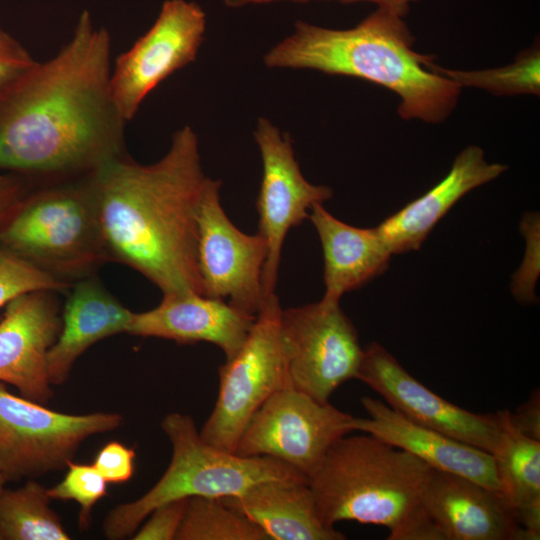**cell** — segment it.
Returning a JSON list of instances; mask_svg holds the SVG:
<instances>
[{"instance_id":"d6a6232c","label":"cell","mask_w":540,"mask_h":540,"mask_svg":"<svg viewBox=\"0 0 540 540\" xmlns=\"http://www.w3.org/2000/svg\"><path fill=\"white\" fill-rule=\"evenodd\" d=\"M35 178L18 173H0V227Z\"/></svg>"},{"instance_id":"484cf974","label":"cell","mask_w":540,"mask_h":540,"mask_svg":"<svg viewBox=\"0 0 540 540\" xmlns=\"http://www.w3.org/2000/svg\"><path fill=\"white\" fill-rule=\"evenodd\" d=\"M175 540H268L249 519L220 498H187L184 517Z\"/></svg>"},{"instance_id":"52a82bcc","label":"cell","mask_w":540,"mask_h":540,"mask_svg":"<svg viewBox=\"0 0 540 540\" xmlns=\"http://www.w3.org/2000/svg\"><path fill=\"white\" fill-rule=\"evenodd\" d=\"M123 420L114 412L51 410L0 382V473L16 482L63 470L86 439L118 429Z\"/></svg>"},{"instance_id":"9c48e42d","label":"cell","mask_w":540,"mask_h":540,"mask_svg":"<svg viewBox=\"0 0 540 540\" xmlns=\"http://www.w3.org/2000/svg\"><path fill=\"white\" fill-rule=\"evenodd\" d=\"M353 417L295 389L289 380L252 415L235 453L278 459L309 480L330 447L352 432Z\"/></svg>"},{"instance_id":"836d02e7","label":"cell","mask_w":540,"mask_h":540,"mask_svg":"<svg viewBox=\"0 0 540 540\" xmlns=\"http://www.w3.org/2000/svg\"><path fill=\"white\" fill-rule=\"evenodd\" d=\"M539 391L521 405L515 413L509 411V423L518 432L540 441Z\"/></svg>"},{"instance_id":"83f0119b","label":"cell","mask_w":540,"mask_h":540,"mask_svg":"<svg viewBox=\"0 0 540 540\" xmlns=\"http://www.w3.org/2000/svg\"><path fill=\"white\" fill-rule=\"evenodd\" d=\"M70 287L0 247V308L28 292L39 290L63 292Z\"/></svg>"},{"instance_id":"f546056e","label":"cell","mask_w":540,"mask_h":540,"mask_svg":"<svg viewBox=\"0 0 540 540\" xmlns=\"http://www.w3.org/2000/svg\"><path fill=\"white\" fill-rule=\"evenodd\" d=\"M187 498L156 507L132 535L134 540H175L182 523Z\"/></svg>"},{"instance_id":"ffe728a7","label":"cell","mask_w":540,"mask_h":540,"mask_svg":"<svg viewBox=\"0 0 540 540\" xmlns=\"http://www.w3.org/2000/svg\"><path fill=\"white\" fill-rule=\"evenodd\" d=\"M62 308L59 335L47 356L51 385L64 384L77 359L92 345L128 333L133 317L96 275L75 282Z\"/></svg>"},{"instance_id":"4dcf8cb0","label":"cell","mask_w":540,"mask_h":540,"mask_svg":"<svg viewBox=\"0 0 540 540\" xmlns=\"http://www.w3.org/2000/svg\"><path fill=\"white\" fill-rule=\"evenodd\" d=\"M135 456L132 448L111 441L99 450L92 465L107 483L120 484L133 476Z\"/></svg>"},{"instance_id":"8fae6325","label":"cell","mask_w":540,"mask_h":540,"mask_svg":"<svg viewBox=\"0 0 540 540\" xmlns=\"http://www.w3.org/2000/svg\"><path fill=\"white\" fill-rule=\"evenodd\" d=\"M221 182L208 178L198 212L197 265L203 295L228 300L257 316L266 299L262 275L268 254L266 239L238 229L226 215Z\"/></svg>"},{"instance_id":"6da1fadb","label":"cell","mask_w":540,"mask_h":540,"mask_svg":"<svg viewBox=\"0 0 540 540\" xmlns=\"http://www.w3.org/2000/svg\"><path fill=\"white\" fill-rule=\"evenodd\" d=\"M111 54L110 33L83 11L56 54L0 87V173H88L127 155Z\"/></svg>"},{"instance_id":"2e32d148","label":"cell","mask_w":540,"mask_h":540,"mask_svg":"<svg viewBox=\"0 0 540 540\" xmlns=\"http://www.w3.org/2000/svg\"><path fill=\"white\" fill-rule=\"evenodd\" d=\"M421 502L445 540H532L497 491L431 468Z\"/></svg>"},{"instance_id":"1f68e13d","label":"cell","mask_w":540,"mask_h":540,"mask_svg":"<svg viewBox=\"0 0 540 540\" xmlns=\"http://www.w3.org/2000/svg\"><path fill=\"white\" fill-rule=\"evenodd\" d=\"M27 48L0 26V87L36 63Z\"/></svg>"},{"instance_id":"ac0fdd59","label":"cell","mask_w":540,"mask_h":540,"mask_svg":"<svg viewBox=\"0 0 540 540\" xmlns=\"http://www.w3.org/2000/svg\"><path fill=\"white\" fill-rule=\"evenodd\" d=\"M368 417H353L352 431L373 435L429 467L457 474L501 494L492 454L411 421L370 396L360 399Z\"/></svg>"},{"instance_id":"8992f818","label":"cell","mask_w":540,"mask_h":540,"mask_svg":"<svg viewBox=\"0 0 540 540\" xmlns=\"http://www.w3.org/2000/svg\"><path fill=\"white\" fill-rule=\"evenodd\" d=\"M161 427L171 443V461L149 491L107 514L103 532L108 539L132 536L156 507L176 499L236 496L268 480L309 482L302 473L278 459L239 456L207 443L190 415L170 413Z\"/></svg>"},{"instance_id":"7402d4cb","label":"cell","mask_w":540,"mask_h":540,"mask_svg":"<svg viewBox=\"0 0 540 540\" xmlns=\"http://www.w3.org/2000/svg\"><path fill=\"white\" fill-rule=\"evenodd\" d=\"M220 499L257 525L268 540L346 539L321 519L308 481H263Z\"/></svg>"},{"instance_id":"8d00e7d4","label":"cell","mask_w":540,"mask_h":540,"mask_svg":"<svg viewBox=\"0 0 540 540\" xmlns=\"http://www.w3.org/2000/svg\"><path fill=\"white\" fill-rule=\"evenodd\" d=\"M0 540H1V537H0Z\"/></svg>"},{"instance_id":"cb8c5ba5","label":"cell","mask_w":540,"mask_h":540,"mask_svg":"<svg viewBox=\"0 0 540 540\" xmlns=\"http://www.w3.org/2000/svg\"><path fill=\"white\" fill-rule=\"evenodd\" d=\"M47 489L28 479L0 493L1 540H68L61 518L50 507Z\"/></svg>"},{"instance_id":"9a60e30c","label":"cell","mask_w":540,"mask_h":540,"mask_svg":"<svg viewBox=\"0 0 540 540\" xmlns=\"http://www.w3.org/2000/svg\"><path fill=\"white\" fill-rule=\"evenodd\" d=\"M57 293L39 290L20 295L5 306L0 319V382L41 404L53 396L47 356L62 325Z\"/></svg>"},{"instance_id":"d6986e66","label":"cell","mask_w":540,"mask_h":540,"mask_svg":"<svg viewBox=\"0 0 540 540\" xmlns=\"http://www.w3.org/2000/svg\"><path fill=\"white\" fill-rule=\"evenodd\" d=\"M507 169L505 164L487 162L479 146L463 149L440 182L377 226L392 255L418 250L456 202Z\"/></svg>"},{"instance_id":"d4e9b609","label":"cell","mask_w":540,"mask_h":540,"mask_svg":"<svg viewBox=\"0 0 540 540\" xmlns=\"http://www.w3.org/2000/svg\"><path fill=\"white\" fill-rule=\"evenodd\" d=\"M428 68L462 87L486 90L497 96L540 94V50L535 43L520 52L515 60L505 66L484 70H459L444 68L433 61Z\"/></svg>"},{"instance_id":"5b68a950","label":"cell","mask_w":540,"mask_h":540,"mask_svg":"<svg viewBox=\"0 0 540 540\" xmlns=\"http://www.w3.org/2000/svg\"><path fill=\"white\" fill-rule=\"evenodd\" d=\"M96 171L36 177L1 225L0 247L69 286L96 275L112 262Z\"/></svg>"},{"instance_id":"ba28073f","label":"cell","mask_w":540,"mask_h":540,"mask_svg":"<svg viewBox=\"0 0 540 540\" xmlns=\"http://www.w3.org/2000/svg\"><path fill=\"white\" fill-rule=\"evenodd\" d=\"M281 311L275 293L265 301L238 352L219 367L217 400L199 431L207 443L235 453L252 415L289 381Z\"/></svg>"},{"instance_id":"d590c367","label":"cell","mask_w":540,"mask_h":540,"mask_svg":"<svg viewBox=\"0 0 540 540\" xmlns=\"http://www.w3.org/2000/svg\"><path fill=\"white\" fill-rule=\"evenodd\" d=\"M6 479L4 478V476L0 473V493L2 492V490L5 488V484H6Z\"/></svg>"},{"instance_id":"5bb4252c","label":"cell","mask_w":540,"mask_h":540,"mask_svg":"<svg viewBox=\"0 0 540 540\" xmlns=\"http://www.w3.org/2000/svg\"><path fill=\"white\" fill-rule=\"evenodd\" d=\"M254 138L262 160V178L256 201L259 233L266 239L268 254L262 284L267 300L275 294L281 250L287 233L307 218L315 204L333 196L325 185H314L303 176L288 133L268 119L259 118Z\"/></svg>"},{"instance_id":"30bf717a","label":"cell","mask_w":540,"mask_h":540,"mask_svg":"<svg viewBox=\"0 0 540 540\" xmlns=\"http://www.w3.org/2000/svg\"><path fill=\"white\" fill-rule=\"evenodd\" d=\"M280 336L292 386L320 402L356 379L362 358L357 330L339 303L320 300L281 311Z\"/></svg>"},{"instance_id":"4fadbf2b","label":"cell","mask_w":540,"mask_h":540,"mask_svg":"<svg viewBox=\"0 0 540 540\" xmlns=\"http://www.w3.org/2000/svg\"><path fill=\"white\" fill-rule=\"evenodd\" d=\"M356 379L396 412L420 425L494 455L501 446L508 410L477 414L440 397L415 379L381 344L363 349Z\"/></svg>"},{"instance_id":"277c9868","label":"cell","mask_w":540,"mask_h":540,"mask_svg":"<svg viewBox=\"0 0 540 540\" xmlns=\"http://www.w3.org/2000/svg\"><path fill=\"white\" fill-rule=\"evenodd\" d=\"M431 467L367 433L339 438L309 479L321 519L384 526L388 540H444L422 505Z\"/></svg>"},{"instance_id":"44dd1931","label":"cell","mask_w":540,"mask_h":540,"mask_svg":"<svg viewBox=\"0 0 540 540\" xmlns=\"http://www.w3.org/2000/svg\"><path fill=\"white\" fill-rule=\"evenodd\" d=\"M309 219L319 236L324 258L322 300L339 303L346 292L383 274L392 253L375 228H359L337 219L322 204L312 206Z\"/></svg>"},{"instance_id":"7c38bea8","label":"cell","mask_w":540,"mask_h":540,"mask_svg":"<svg viewBox=\"0 0 540 540\" xmlns=\"http://www.w3.org/2000/svg\"><path fill=\"white\" fill-rule=\"evenodd\" d=\"M205 30L206 15L198 4L166 0L149 30L117 57L110 88L127 122L161 82L196 59Z\"/></svg>"},{"instance_id":"603a6c76","label":"cell","mask_w":540,"mask_h":540,"mask_svg":"<svg viewBox=\"0 0 540 540\" xmlns=\"http://www.w3.org/2000/svg\"><path fill=\"white\" fill-rule=\"evenodd\" d=\"M507 414L505 433L493 455L501 495L532 540L540 536V441L516 431Z\"/></svg>"},{"instance_id":"3957f363","label":"cell","mask_w":540,"mask_h":540,"mask_svg":"<svg viewBox=\"0 0 540 540\" xmlns=\"http://www.w3.org/2000/svg\"><path fill=\"white\" fill-rule=\"evenodd\" d=\"M413 43L403 17L377 8L349 29L297 21L293 33L266 53L264 63L370 81L399 96L402 119L439 124L455 109L462 88L430 70L433 56L415 51Z\"/></svg>"},{"instance_id":"e575fe53","label":"cell","mask_w":540,"mask_h":540,"mask_svg":"<svg viewBox=\"0 0 540 540\" xmlns=\"http://www.w3.org/2000/svg\"><path fill=\"white\" fill-rule=\"evenodd\" d=\"M223 1L230 6H239V5L250 4V3L262 4V3H271V2H277V1L308 2V1H316V0H223ZM318 1H322V0H318ZM326 1H332V0H326ZM334 1H338L343 4L356 3V2H371V3L377 4L378 8L387 10L396 15L404 17L408 14L410 10V5L420 0H334Z\"/></svg>"},{"instance_id":"e0dca14e","label":"cell","mask_w":540,"mask_h":540,"mask_svg":"<svg viewBox=\"0 0 540 540\" xmlns=\"http://www.w3.org/2000/svg\"><path fill=\"white\" fill-rule=\"evenodd\" d=\"M255 319L222 299L197 293L169 294L156 307L134 312L127 334L181 345L211 343L228 360L243 345Z\"/></svg>"},{"instance_id":"4316f807","label":"cell","mask_w":540,"mask_h":540,"mask_svg":"<svg viewBox=\"0 0 540 540\" xmlns=\"http://www.w3.org/2000/svg\"><path fill=\"white\" fill-rule=\"evenodd\" d=\"M62 481L47 489L51 500H73L80 506L81 530L88 529L95 504L107 495V482L92 464L70 461Z\"/></svg>"},{"instance_id":"7a4b0ae2","label":"cell","mask_w":540,"mask_h":540,"mask_svg":"<svg viewBox=\"0 0 540 540\" xmlns=\"http://www.w3.org/2000/svg\"><path fill=\"white\" fill-rule=\"evenodd\" d=\"M208 178L198 137L188 125L152 164L124 155L99 168L100 215L112 262L136 270L162 295H203L197 220Z\"/></svg>"},{"instance_id":"f1b7e54d","label":"cell","mask_w":540,"mask_h":540,"mask_svg":"<svg viewBox=\"0 0 540 540\" xmlns=\"http://www.w3.org/2000/svg\"><path fill=\"white\" fill-rule=\"evenodd\" d=\"M539 215L526 213L520 223L521 231L526 240V250L523 262L513 275L511 290L519 303H535L536 282L539 276Z\"/></svg>"}]
</instances>
